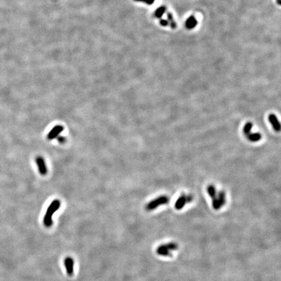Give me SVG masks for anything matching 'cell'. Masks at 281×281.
<instances>
[{
	"mask_svg": "<svg viewBox=\"0 0 281 281\" xmlns=\"http://www.w3.org/2000/svg\"><path fill=\"white\" fill-rule=\"evenodd\" d=\"M217 198L219 202V203H220L221 207L223 206H224L226 203V195H225V191H219L218 195H217Z\"/></svg>",
	"mask_w": 281,
	"mask_h": 281,
	"instance_id": "8fae6325",
	"label": "cell"
},
{
	"mask_svg": "<svg viewBox=\"0 0 281 281\" xmlns=\"http://www.w3.org/2000/svg\"><path fill=\"white\" fill-rule=\"evenodd\" d=\"M157 253L160 256L163 257H172V253L171 251L167 247L165 244L161 245L157 249Z\"/></svg>",
	"mask_w": 281,
	"mask_h": 281,
	"instance_id": "8992f818",
	"label": "cell"
},
{
	"mask_svg": "<svg viewBox=\"0 0 281 281\" xmlns=\"http://www.w3.org/2000/svg\"><path fill=\"white\" fill-rule=\"evenodd\" d=\"M135 2H143L146 3V0H134Z\"/></svg>",
	"mask_w": 281,
	"mask_h": 281,
	"instance_id": "44dd1931",
	"label": "cell"
},
{
	"mask_svg": "<svg viewBox=\"0 0 281 281\" xmlns=\"http://www.w3.org/2000/svg\"><path fill=\"white\" fill-rule=\"evenodd\" d=\"M252 128V124L251 122H249L246 123L245 125L243 127V133L246 135H247L248 134H249L251 133V131Z\"/></svg>",
	"mask_w": 281,
	"mask_h": 281,
	"instance_id": "5bb4252c",
	"label": "cell"
},
{
	"mask_svg": "<svg viewBox=\"0 0 281 281\" xmlns=\"http://www.w3.org/2000/svg\"><path fill=\"white\" fill-rule=\"evenodd\" d=\"M56 139H57V141H58L59 143H61V144H64V143H65L66 142V137H64V136L59 135Z\"/></svg>",
	"mask_w": 281,
	"mask_h": 281,
	"instance_id": "e0dca14e",
	"label": "cell"
},
{
	"mask_svg": "<svg viewBox=\"0 0 281 281\" xmlns=\"http://www.w3.org/2000/svg\"><path fill=\"white\" fill-rule=\"evenodd\" d=\"M160 24H161L162 25H163V26H167V25L169 24V22H168L167 20H165V19H162V20H160Z\"/></svg>",
	"mask_w": 281,
	"mask_h": 281,
	"instance_id": "ac0fdd59",
	"label": "cell"
},
{
	"mask_svg": "<svg viewBox=\"0 0 281 281\" xmlns=\"http://www.w3.org/2000/svg\"><path fill=\"white\" fill-rule=\"evenodd\" d=\"M65 266L66 268V273L69 276L74 275V261L71 257H66L65 260Z\"/></svg>",
	"mask_w": 281,
	"mask_h": 281,
	"instance_id": "5b68a950",
	"label": "cell"
},
{
	"mask_svg": "<svg viewBox=\"0 0 281 281\" xmlns=\"http://www.w3.org/2000/svg\"><path fill=\"white\" fill-rule=\"evenodd\" d=\"M167 18H168V22H169V23H170L171 27L172 29H175L176 28H177V24H176V22H175L174 20V18H173L172 14L171 13H167Z\"/></svg>",
	"mask_w": 281,
	"mask_h": 281,
	"instance_id": "9a60e30c",
	"label": "cell"
},
{
	"mask_svg": "<svg viewBox=\"0 0 281 281\" xmlns=\"http://www.w3.org/2000/svg\"><path fill=\"white\" fill-rule=\"evenodd\" d=\"M165 11H166V8H165V7L162 6V7H159L158 8H157V9H156V11H155V13H154L155 16L157 17V18H159V19H160V18H162V16L163 15V14L165 13Z\"/></svg>",
	"mask_w": 281,
	"mask_h": 281,
	"instance_id": "4fadbf2b",
	"label": "cell"
},
{
	"mask_svg": "<svg viewBox=\"0 0 281 281\" xmlns=\"http://www.w3.org/2000/svg\"><path fill=\"white\" fill-rule=\"evenodd\" d=\"M64 130V127L62 125H56L54 128H53L48 134L47 135V139L48 140H52L56 139L61 132H63Z\"/></svg>",
	"mask_w": 281,
	"mask_h": 281,
	"instance_id": "277c9868",
	"label": "cell"
},
{
	"mask_svg": "<svg viewBox=\"0 0 281 281\" xmlns=\"http://www.w3.org/2000/svg\"><path fill=\"white\" fill-rule=\"evenodd\" d=\"M169 201V199L166 196H160L153 200L149 202L145 206V208L148 211H152L157 208L161 205H164L167 204Z\"/></svg>",
	"mask_w": 281,
	"mask_h": 281,
	"instance_id": "7a4b0ae2",
	"label": "cell"
},
{
	"mask_svg": "<svg viewBox=\"0 0 281 281\" xmlns=\"http://www.w3.org/2000/svg\"><path fill=\"white\" fill-rule=\"evenodd\" d=\"M35 162H36V164L37 165L39 173L42 176L46 175L48 173V167L44 157L40 156H37L36 158H35Z\"/></svg>",
	"mask_w": 281,
	"mask_h": 281,
	"instance_id": "3957f363",
	"label": "cell"
},
{
	"mask_svg": "<svg viewBox=\"0 0 281 281\" xmlns=\"http://www.w3.org/2000/svg\"><path fill=\"white\" fill-rule=\"evenodd\" d=\"M207 191L210 197L212 199H215L217 197V192L215 187L213 185H209L207 188Z\"/></svg>",
	"mask_w": 281,
	"mask_h": 281,
	"instance_id": "7c38bea8",
	"label": "cell"
},
{
	"mask_svg": "<svg viewBox=\"0 0 281 281\" xmlns=\"http://www.w3.org/2000/svg\"><path fill=\"white\" fill-rule=\"evenodd\" d=\"M187 203L186 200V196L185 195H182L176 201V203L174 205L175 208L180 210L183 208V206L186 205Z\"/></svg>",
	"mask_w": 281,
	"mask_h": 281,
	"instance_id": "ba28073f",
	"label": "cell"
},
{
	"mask_svg": "<svg viewBox=\"0 0 281 281\" xmlns=\"http://www.w3.org/2000/svg\"><path fill=\"white\" fill-rule=\"evenodd\" d=\"M155 0H146V3L148 5H152L154 3Z\"/></svg>",
	"mask_w": 281,
	"mask_h": 281,
	"instance_id": "ffe728a7",
	"label": "cell"
},
{
	"mask_svg": "<svg viewBox=\"0 0 281 281\" xmlns=\"http://www.w3.org/2000/svg\"><path fill=\"white\" fill-rule=\"evenodd\" d=\"M246 136H247V139L252 142H257L262 138V135L259 133H254V134L250 133Z\"/></svg>",
	"mask_w": 281,
	"mask_h": 281,
	"instance_id": "30bf717a",
	"label": "cell"
},
{
	"mask_svg": "<svg viewBox=\"0 0 281 281\" xmlns=\"http://www.w3.org/2000/svg\"><path fill=\"white\" fill-rule=\"evenodd\" d=\"M268 119L271 124L272 125V126H273V129L277 131H279L280 130V125L277 117L274 115V114H270L268 117Z\"/></svg>",
	"mask_w": 281,
	"mask_h": 281,
	"instance_id": "52a82bcc",
	"label": "cell"
},
{
	"mask_svg": "<svg viewBox=\"0 0 281 281\" xmlns=\"http://www.w3.org/2000/svg\"><path fill=\"white\" fill-rule=\"evenodd\" d=\"M186 200H187V203H190V202H191L193 200V197L191 195L186 196Z\"/></svg>",
	"mask_w": 281,
	"mask_h": 281,
	"instance_id": "d6986e66",
	"label": "cell"
},
{
	"mask_svg": "<svg viewBox=\"0 0 281 281\" xmlns=\"http://www.w3.org/2000/svg\"><path fill=\"white\" fill-rule=\"evenodd\" d=\"M61 206V202L58 199H56L53 200L46 212V214L44 217L43 223L45 226L49 228L53 225V219L52 217L54 215V213L57 211Z\"/></svg>",
	"mask_w": 281,
	"mask_h": 281,
	"instance_id": "6da1fadb",
	"label": "cell"
},
{
	"mask_svg": "<svg viewBox=\"0 0 281 281\" xmlns=\"http://www.w3.org/2000/svg\"><path fill=\"white\" fill-rule=\"evenodd\" d=\"M197 25V21L194 16H189L186 22V27L189 29L195 28Z\"/></svg>",
	"mask_w": 281,
	"mask_h": 281,
	"instance_id": "9c48e42d",
	"label": "cell"
},
{
	"mask_svg": "<svg viewBox=\"0 0 281 281\" xmlns=\"http://www.w3.org/2000/svg\"><path fill=\"white\" fill-rule=\"evenodd\" d=\"M212 206H213L214 209L215 210H218L221 208V206L220 203H219V202L217 197L215 199H212Z\"/></svg>",
	"mask_w": 281,
	"mask_h": 281,
	"instance_id": "2e32d148",
	"label": "cell"
},
{
	"mask_svg": "<svg viewBox=\"0 0 281 281\" xmlns=\"http://www.w3.org/2000/svg\"><path fill=\"white\" fill-rule=\"evenodd\" d=\"M277 2H278V5H280L281 3H280V0H277Z\"/></svg>",
	"mask_w": 281,
	"mask_h": 281,
	"instance_id": "7402d4cb",
	"label": "cell"
}]
</instances>
